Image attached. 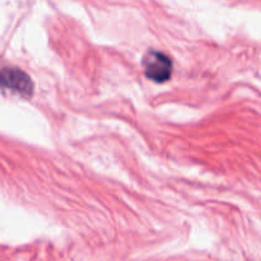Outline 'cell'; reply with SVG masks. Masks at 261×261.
I'll list each match as a JSON object with an SVG mask.
<instances>
[{"mask_svg":"<svg viewBox=\"0 0 261 261\" xmlns=\"http://www.w3.org/2000/svg\"><path fill=\"white\" fill-rule=\"evenodd\" d=\"M142 64L147 78L157 83L167 82L172 75V61L162 51L148 50L143 56Z\"/></svg>","mask_w":261,"mask_h":261,"instance_id":"1","label":"cell"},{"mask_svg":"<svg viewBox=\"0 0 261 261\" xmlns=\"http://www.w3.org/2000/svg\"><path fill=\"white\" fill-rule=\"evenodd\" d=\"M0 88L10 89L27 97L32 94L33 83L30 75L23 70L8 66L0 69Z\"/></svg>","mask_w":261,"mask_h":261,"instance_id":"2","label":"cell"}]
</instances>
